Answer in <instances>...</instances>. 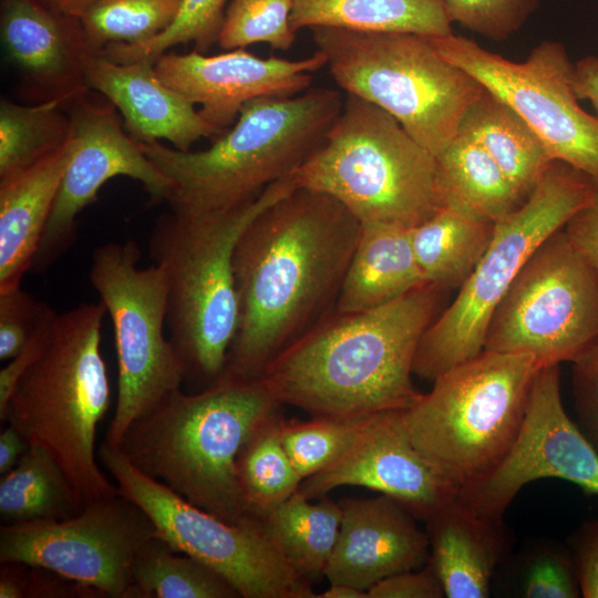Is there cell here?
Instances as JSON below:
<instances>
[{
  "label": "cell",
  "mask_w": 598,
  "mask_h": 598,
  "mask_svg": "<svg viewBox=\"0 0 598 598\" xmlns=\"http://www.w3.org/2000/svg\"><path fill=\"white\" fill-rule=\"evenodd\" d=\"M360 231L341 203L301 187L245 228L233 258L238 326L221 375L259 378L336 310Z\"/></svg>",
  "instance_id": "cell-1"
},
{
  "label": "cell",
  "mask_w": 598,
  "mask_h": 598,
  "mask_svg": "<svg viewBox=\"0 0 598 598\" xmlns=\"http://www.w3.org/2000/svg\"><path fill=\"white\" fill-rule=\"evenodd\" d=\"M446 291L429 282L374 309L334 310L270 360L259 378L282 405L311 416L403 411L421 395L413 362Z\"/></svg>",
  "instance_id": "cell-2"
},
{
  "label": "cell",
  "mask_w": 598,
  "mask_h": 598,
  "mask_svg": "<svg viewBox=\"0 0 598 598\" xmlns=\"http://www.w3.org/2000/svg\"><path fill=\"white\" fill-rule=\"evenodd\" d=\"M282 404L260 378L220 375L204 390H176L136 419L118 446L142 473L227 523L254 516L236 470L238 453ZM258 518V517H257Z\"/></svg>",
  "instance_id": "cell-3"
},
{
  "label": "cell",
  "mask_w": 598,
  "mask_h": 598,
  "mask_svg": "<svg viewBox=\"0 0 598 598\" xmlns=\"http://www.w3.org/2000/svg\"><path fill=\"white\" fill-rule=\"evenodd\" d=\"M296 187L291 175L234 206H169L156 219L148 238L150 256L165 276L168 337L186 379L209 385L223 374L238 326L236 244L261 212Z\"/></svg>",
  "instance_id": "cell-4"
},
{
  "label": "cell",
  "mask_w": 598,
  "mask_h": 598,
  "mask_svg": "<svg viewBox=\"0 0 598 598\" xmlns=\"http://www.w3.org/2000/svg\"><path fill=\"white\" fill-rule=\"evenodd\" d=\"M105 315L101 302H82L56 313L40 353L0 416L30 445L55 457L84 505L120 492L95 452L97 426L111 403L101 352Z\"/></svg>",
  "instance_id": "cell-5"
},
{
  "label": "cell",
  "mask_w": 598,
  "mask_h": 598,
  "mask_svg": "<svg viewBox=\"0 0 598 598\" xmlns=\"http://www.w3.org/2000/svg\"><path fill=\"white\" fill-rule=\"evenodd\" d=\"M343 106L338 91L307 90L247 102L234 126L202 151L137 142L172 185L168 206L216 209L290 177L319 147Z\"/></svg>",
  "instance_id": "cell-6"
},
{
  "label": "cell",
  "mask_w": 598,
  "mask_h": 598,
  "mask_svg": "<svg viewBox=\"0 0 598 598\" xmlns=\"http://www.w3.org/2000/svg\"><path fill=\"white\" fill-rule=\"evenodd\" d=\"M543 365L532 355L483 350L437 377L400 411L414 447L457 492L487 475L514 443Z\"/></svg>",
  "instance_id": "cell-7"
},
{
  "label": "cell",
  "mask_w": 598,
  "mask_h": 598,
  "mask_svg": "<svg viewBox=\"0 0 598 598\" xmlns=\"http://www.w3.org/2000/svg\"><path fill=\"white\" fill-rule=\"evenodd\" d=\"M292 178L337 199L360 225L412 228L441 208L435 156L388 112L352 94Z\"/></svg>",
  "instance_id": "cell-8"
},
{
  "label": "cell",
  "mask_w": 598,
  "mask_h": 598,
  "mask_svg": "<svg viewBox=\"0 0 598 598\" xmlns=\"http://www.w3.org/2000/svg\"><path fill=\"white\" fill-rule=\"evenodd\" d=\"M311 32L338 86L388 112L434 156L485 90L444 60L427 37L339 28Z\"/></svg>",
  "instance_id": "cell-9"
},
{
  "label": "cell",
  "mask_w": 598,
  "mask_h": 598,
  "mask_svg": "<svg viewBox=\"0 0 598 598\" xmlns=\"http://www.w3.org/2000/svg\"><path fill=\"white\" fill-rule=\"evenodd\" d=\"M595 178L554 159L524 203L494 225L482 258L423 333L413 373L433 382L484 350L491 317L534 251L589 200Z\"/></svg>",
  "instance_id": "cell-10"
},
{
  "label": "cell",
  "mask_w": 598,
  "mask_h": 598,
  "mask_svg": "<svg viewBox=\"0 0 598 598\" xmlns=\"http://www.w3.org/2000/svg\"><path fill=\"white\" fill-rule=\"evenodd\" d=\"M136 243L109 241L92 254L90 282L110 315L117 358V398L105 442L118 446L130 425L179 390L185 368L169 337L167 286L162 268L140 267Z\"/></svg>",
  "instance_id": "cell-11"
},
{
  "label": "cell",
  "mask_w": 598,
  "mask_h": 598,
  "mask_svg": "<svg viewBox=\"0 0 598 598\" xmlns=\"http://www.w3.org/2000/svg\"><path fill=\"white\" fill-rule=\"evenodd\" d=\"M97 457L159 537L217 571L241 598H316L311 582L289 566L260 518L227 523L142 473L105 441Z\"/></svg>",
  "instance_id": "cell-12"
},
{
  "label": "cell",
  "mask_w": 598,
  "mask_h": 598,
  "mask_svg": "<svg viewBox=\"0 0 598 598\" xmlns=\"http://www.w3.org/2000/svg\"><path fill=\"white\" fill-rule=\"evenodd\" d=\"M598 341V276L564 228L529 257L494 310L484 350L573 362Z\"/></svg>",
  "instance_id": "cell-13"
},
{
  "label": "cell",
  "mask_w": 598,
  "mask_h": 598,
  "mask_svg": "<svg viewBox=\"0 0 598 598\" xmlns=\"http://www.w3.org/2000/svg\"><path fill=\"white\" fill-rule=\"evenodd\" d=\"M429 39L444 60L513 109L553 159L598 179V117L579 104L575 64L563 43L545 40L523 62H515L453 33Z\"/></svg>",
  "instance_id": "cell-14"
},
{
  "label": "cell",
  "mask_w": 598,
  "mask_h": 598,
  "mask_svg": "<svg viewBox=\"0 0 598 598\" xmlns=\"http://www.w3.org/2000/svg\"><path fill=\"white\" fill-rule=\"evenodd\" d=\"M157 535L150 516L121 492L75 515L0 526L1 564L45 569L112 598L132 595V566Z\"/></svg>",
  "instance_id": "cell-15"
},
{
  "label": "cell",
  "mask_w": 598,
  "mask_h": 598,
  "mask_svg": "<svg viewBox=\"0 0 598 598\" xmlns=\"http://www.w3.org/2000/svg\"><path fill=\"white\" fill-rule=\"evenodd\" d=\"M543 478L598 495V453L565 411L559 364L539 369L523 425L502 461L457 495L481 515L504 518L519 491Z\"/></svg>",
  "instance_id": "cell-16"
},
{
  "label": "cell",
  "mask_w": 598,
  "mask_h": 598,
  "mask_svg": "<svg viewBox=\"0 0 598 598\" xmlns=\"http://www.w3.org/2000/svg\"><path fill=\"white\" fill-rule=\"evenodd\" d=\"M89 93L68 107L74 153L33 258L32 272L45 271L71 248L79 214L111 178L138 181L154 200L167 202L171 196V182L122 127L115 106L107 100L95 102Z\"/></svg>",
  "instance_id": "cell-17"
},
{
  "label": "cell",
  "mask_w": 598,
  "mask_h": 598,
  "mask_svg": "<svg viewBox=\"0 0 598 598\" xmlns=\"http://www.w3.org/2000/svg\"><path fill=\"white\" fill-rule=\"evenodd\" d=\"M327 65L320 51L300 60L260 58L245 48L216 55L165 52L154 60L157 76L194 105L214 127L236 122L241 107L259 97H289L307 91L312 73Z\"/></svg>",
  "instance_id": "cell-18"
},
{
  "label": "cell",
  "mask_w": 598,
  "mask_h": 598,
  "mask_svg": "<svg viewBox=\"0 0 598 598\" xmlns=\"http://www.w3.org/2000/svg\"><path fill=\"white\" fill-rule=\"evenodd\" d=\"M342 486H359L392 497L425 522L450 502L457 488L414 447L400 411L374 416L338 461L305 478L298 491L308 499Z\"/></svg>",
  "instance_id": "cell-19"
},
{
  "label": "cell",
  "mask_w": 598,
  "mask_h": 598,
  "mask_svg": "<svg viewBox=\"0 0 598 598\" xmlns=\"http://www.w3.org/2000/svg\"><path fill=\"white\" fill-rule=\"evenodd\" d=\"M0 34L7 58L38 102L59 101L69 107L91 91L86 70L99 52L80 18L40 0H1Z\"/></svg>",
  "instance_id": "cell-20"
},
{
  "label": "cell",
  "mask_w": 598,
  "mask_h": 598,
  "mask_svg": "<svg viewBox=\"0 0 598 598\" xmlns=\"http://www.w3.org/2000/svg\"><path fill=\"white\" fill-rule=\"evenodd\" d=\"M338 538L324 570L330 584L368 591L394 574L423 567L430 555L425 530L399 502L381 494L344 498Z\"/></svg>",
  "instance_id": "cell-21"
},
{
  "label": "cell",
  "mask_w": 598,
  "mask_h": 598,
  "mask_svg": "<svg viewBox=\"0 0 598 598\" xmlns=\"http://www.w3.org/2000/svg\"><path fill=\"white\" fill-rule=\"evenodd\" d=\"M86 79L90 90L121 112L125 130L137 142L165 140L176 150L189 151L197 141L224 133L163 83L152 60L118 63L99 52L89 62Z\"/></svg>",
  "instance_id": "cell-22"
},
{
  "label": "cell",
  "mask_w": 598,
  "mask_h": 598,
  "mask_svg": "<svg viewBox=\"0 0 598 598\" xmlns=\"http://www.w3.org/2000/svg\"><path fill=\"white\" fill-rule=\"evenodd\" d=\"M427 564L447 598H486L498 569L513 553V532L504 518H489L457 494L425 522Z\"/></svg>",
  "instance_id": "cell-23"
},
{
  "label": "cell",
  "mask_w": 598,
  "mask_h": 598,
  "mask_svg": "<svg viewBox=\"0 0 598 598\" xmlns=\"http://www.w3.org/2000/svg\"><path fill=\"white\" fill-rule=\"evenodd\" d=\"M73 153L71 135L59 151L0 178V292L30 271Z\"/></svg>",
  "instance_id": "cell-24"
},
{
  "label": "cell",
  "mask_w": 598,
  "mask_h": 598,
  "mask_svg": "<svg viewBox=\"0 0 598 598\" xmlns=\"http://www.w3.org/2000/svg\"><path fill=\"white\" fill-rule=\"evenodd\" d=\"M426 283L415 259L410 228L394 224L361 225L336 311L374 309Z\"/></svg>",
  "instance_id": "cell-25"
},
{
  "label": "cell",
  "mask_w": 598,
  "mask_h": 598,
  "mask_svg": "<svg viewBox=\"0 0 598 598\" xmlns=\"http://www.w3.org/2000/svg\"><path fill=\"white\" fill-rule=\"evenodd\" d=\"M435 163L441 207L496 223L525 200L489 154L461 128Z\"/></svg>",
  "instance_id": "cell-26"
},
{
  "label": "cell",
  "mask_w": 598,
  "mask_h": 598,
  "mask_svg": "<svg viewBox=\"0 0 598 598\" xmlns=\"http://www.w3.org/2000/svg\"><path fill=\"white\" fill-rule=\"evenodd\" d=\"M291 27L410 32L427 38L452 32L442 0H293Z\"/></svg>",
  "instance_id": "cell-27"
},
{
  "label": "cell",
  "mask_w": 598,
  "mask_h": 598,
  "mask_svg": "<svg viewBox=\"0 0 598 598\" xmlns=\"http://www.w3.org/2000/svg\"><path fill=\"white\" fill-rule=\"evenodd\" d=\"M460 128L489 154L525 199L554 161L527 123L486 90L467 110Z\"/></svg>",
  "instance_id": "cell-28"
},
{
  "label": "cell",
  "mask_w": 598,
  "mask_h": 598,
  "mask_svg": "<svg viewBox=\"0 0 598 598\" xmlns=\"http://www.w3.org/2000/svg\"><path fill=\"white\" fill-rule=\"evenodd\" d=\"M495 223L443 206L410 228L416 262L430 283L460 288L485 252Z\"/></svg>",
  "instance_id": "cell-29"
},
{
  "label": "cell",
  "mask_w": 598,
  "mask_h": 598,
  "mask_svg": "<svg viewBox=\"0 0 598 598\" xmlns=\"http://www.w3.org/2000/svg\"><path fill=\"white\" fill-rule=\"evenodd\" d=\"M342 511L327 496L311 503L299 491L260 516L265 530L289 566L313 584L324 577Z\"/></svg>",
  "instance_id": "cell-30"
},
{
  "label": "cell",
  "mask_w": 598,
  "mask_h": 598,
  "mask_svg": "<svg viewBox=\"0 0 598 598\" xmlns=\"http://www.w3.org/2000/svg\"><path fill=\"white\" fill-rule=\"evenodd\" d=\"M83 507L60 463L40 445H30L17 465L1 477V524L62 519Z\"/></svg>",
  "instance_id": "cell-31"
},
{
  "label": "cell",
  "mask_w": 598,
  "mask_h": 598,
  "mask_svg": "<svg viewBox=\"0 0 598 598\" xmlns=\"http://www.w3.org/2000/svg\"><path fill=\"white\" fill-rule=\"evenodd\" d=\"M131 597L238 598L236 589L198 559L175 550L155 535L138 550L132 566Z\"/></svg>",
  "instance_id": "cell-32"
},
{
  "label": "cell",
  "mask_w": 598,
  "mask_h": 598,
  "mask_svg": "<svg viewBox=\"0 0 598 598\" xmlns=\"http://www.w3.org/2000/svg\"><path fill=\"white\" fill-rule=\"evenodd\" d=\"M71 137L68 106L59 101L0 103V178L22 171L63 147Z\"/></svg>",
  "instance_id": "cell-33"
},
{
  "label": "cell",
  "mask_w": 598,
  "mask_h": 598,
  "mask_svg": "<svg viewBox=\"0 0 598 598\" xmlns=\"http://www.w3.org/2000/svg\"><path fill=\"white\" fill-rule=\"evenodd\" d=\"M283 417L259 427L240 448L237 477L250 513L260 518L295 494L302 478L280 441Z\"/></svg>",
  "instance_id": "cell-34"
},
{
  "label": "cell",
  "mask_w": 598,
  "mask_h": 598,
  "mask_svg": "<svg viewBox=\"0 0 598 598\" xmlns=\"http://www.w3.org/2000/svg\"><path fill=\"white\" fill-rule=\"evenodd\" d=\"M182 0H96L80 18L92 47L138 44L166 31L177 19Z\"/></svg>",
  "instance_id": "cell-35"
},
{
  "label": "cell",
  "mask_w": 598,
  "mask_h": 598,
  "mask_svg": "<svg viewBox=\"0 0 598 598\" xmlns=\"http://www.w3.org/2000/svg\"><path fill=\"white\" fill-rule=\"evenodd\" d=\"M373 417L312 416L308 421L283 420L280 425V441L303 481L344 455Z\"/></svg>",
  "instance_id": "cell-36"
},
{
  "label": "cell",
  "mask_w": 598,
  "mask_h": 598,
  "mask_svg": "<svg viewBox=\"0 0 598 598\" xmlns=\"http://www.w3.org/2000/svg\"><path fill=\"white\" fill-rule=\"evenodd\" d=\"M513 592L522 598L581 597L577 569L568 545L540 537L509 556Z\"/></svg>",
  "instance_id": "cell-37"
},
{
  "label": "cell",
  "mask_w": 598,
  "mask_h": 598,
  "mask_svg": "<svg viewBox=\"0 0 598 598\" xmlns=\"http://www.w3.org/2000/svg\"><path fill=\"white\" fill-rule=\"evenodd\" d=\"M227 0H182L175 22L154 39L138 43H112L104 47L102 54L118 63L152 60L177 44L194 43V49L204 53L217 43L224 20Z\"/></svg>",
  "instance_id": "cell-38"
},
{
  "label": "cell",
  "mask_w": 598,
  "mask_h": 598,
  "mask_svg": "<svg viewBox=\"0 0 598 598\" xmlns=\"http://www.w3.org/2000/svg\"><path fill=\"white\" fill-rule=\"evenodd\" d=\"M293 0H231L226 7L217 44L226 50L266 43L289 50L296 39L291 27Z\"/></svg>",
  "instance_id": "cell-39"
},
{
  "label": "cell",
  "mask_w": 598,
  "mask_h": 598,
  "mask_svg": "<svg viewBox=\"0 0 598 598\" xmlns=\"http://www.w3.org/2000/svg\"><path fill=\"white\" fill-rule=\"evenodd\" d=\"M450 21L494 41L517 32L540 0H442Z\"/></svg>",
  "instance_id": "cell-40"
},
{
  "label": "cell",
  "mask_w": 598,
  "mask_h": 598,
  "mask_svg": "<svg viewBox=\"0 0 598 598\" xmlns=\"http://www.w3.org/2000/svg\"><path fill=\"white\" fill-rule=\"evenodd\" d=\"M56 312L21 286L0 292V359L20 353L33 334Z\"/></svg>",
  "instance_id": "cell-41"
},
{
  "label": "cell",
  "mask_w": 598,
  "mask_h": 598,
  "mask_svg": "<svg viewBox=\"0 0 598 598\" xmlns=\"http://www.w3.org/2000/svg\"><path fill=\"white\" fill-rule=\"evenodd\" d=\"M571 363L576 424L598 453V341Z\"/></svg>",
  "instance_id": "cell-42"
},
{
  "label": "cell",
  "mask_w": 598,
  "mask_h": 598,
  "mask_svg": "<svg viewBox=\"0 0 598 598\" xmlns=\"http://www.w3.org/2000/svg\"><path fill=\"white\" fill-rule=\"evenodd\" d=\"M369 598H442L445 597L442 582L426 563L419 569H411L389 576L368 590Z\"/></svg>",
  "instance_id": "cell-43"
},
{
  "label": "cell",
  "mask_w": 598,
  "mask_h": 598,
  "mask_svg": "<svg viewBox=\"0 0 598 598\" xmlns=\"http://www.w3.org/2000/svg\"><path fill=\"white\" fill-rule=\"evenodd\" d=\"M581 597L598 598V519L582 522L568 537Z\"/></svg>",
  "instance_id": "cell-44"
},
{
  "label": "cell",
  "mask_w": 598,
  "mask_h": 598,
  "mask_svg": "<svg viewBox=\"0 0 598 598\" xmlns=\"http://www.w3.org/2000/svg\"><path fill=\"white\" fill-rule=\"evenodd\" d=\"M564 230L598 276V179L589 200L568 220Z\"/></svg>",
  "instance_id": "cell-45"
},
{
  "label": "cell",
  "mask_w": 598,
  "mask_h": 598,
  "mask_svg": "<svg viewBox=\"0 0 598 598\" xmlns=\"http://www.w3.org/2000/svg\"><path fill=\"white\" fill-rule=\"evenodd\" d=\"M56 316V315H55ZM54 316V318H55ZM54 318L43 324L31 338L23 350L10 361L0 371V416L4 413L8 402L14 392V389L40 353Z\"/></svg>",
  "instance_id": "cell-46"
},
{
  "label": "cell",
  "mask_w": 598,
  "mask_h": 598,
  "mask_svg": "<svg viewBox=\"0 0 598 598\" xmlns=\"http://www.w3.org/2000/svg\"><path fill=\"white\" fill-rule=\"evenodd\" d=\"M574 89L579 100H587L598 117V56L588 55L575 64Z\"/></svg>",
  "instance_id": "cell-47"
},
{
  "label": "cell",
  "mask_w": 598,
  "mask_h": 598,
  "mask_svg": "<svg viewBox=\"0 0 598 598\" xmlns=\"http://www.w3.org/2000/svg\"><path fill=\"white\" fill-rule=\"evenodd\" d=\"M29 447L30 444L22 434L8 424L0 434V474L12 470Z\"/></svg>",
  "instance_id": "cell-48"
},
{
  "label": "cell",
  "mask_w": 598,
  "mask_h": 598,
  "mask_svg": "<svg viewBox=\"0 0 598 598\" xmlns=\"http://www.w3.org/2000/svg\"><path fill=\"white\" fill-rule=\"evenodd\" d=\"M50 9L76 18H81L96 0H40Z\"/></svg>",
  "instance_id": "cell-49"
},
{
  "label": "cell",
  "mask_w": 598,
  "mask_h": 598,
  "mask_svg": "<svg viewBox=\"0 0 598 598\" xmlns=\"http://www.w3.org/2000/svg\"><path fill=\"white\" fill-rule=\"evenodd\" d=\"M316 598H369L368 591L344 584H330V587Z\"/></svg>",
  "instance_id": "cell-50"
}]
</instances>
